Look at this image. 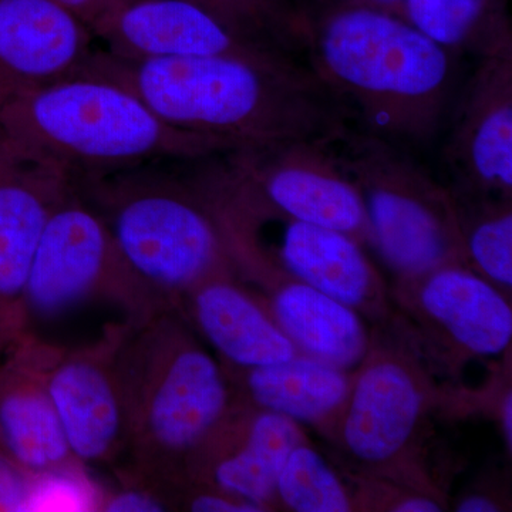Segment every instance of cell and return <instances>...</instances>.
Returning <instances> with one entry per match:
<instances>
[{"label":"cell","instance_id":"cell-33","mask_svg":"<svg viewBox=\"0 0 512 512\" xmlns=\"http://www.w3.org/2000/svg\"><path fill=\"white\" fill-rule=\"evenodd\" d=\"M501 427H503V434L505 443L508 444V450L512 448V394L508 390L501 406Z\"/></svg>","mask_w":512,"mask_h":512},{"label":"cell","instance_id":"cell-28","mask_svg":"<svg viewBox=\"0 0 512 512\" xmlns=\"http://www.w3.org/2000/svg\"><path fill=\"white\" fill-rule=\"evenodd\" d=\"M165 504L158 495L147 488H126L113 495H106L101 511L107 512H158Z\"/></svg>","mask_w":512,"mask_h":512},{"label":"cell","instance_id":"cell-10","mask_svg":"<svg viewBox=\"0 0 512 512\" xmlns=\"http://www.w3.org/2000/svg\"><path fill=\"white\" fill-rule=\"evenodd\" d=\"M72 188L66 174L0 144V348L25 338L23 293L33 256L50 215Z\"/></svg>","mask_w":512,"mask_h":512},{"label":"cell","instance_id":"cell-15","mask_svg":"<svg viewBox=\"0 0 512 512\" xmlns=\"http://www.w3.org/2000/svg\"><path fill=\"white\" fill-rule=\"evenodd\" d=\"M9 353L0 366V456L29 476L77 461L47 393L36 340Z\"/></svg>","mask_w":512,"mask_h":512},{"label":"cell","instance_id":"cell-30","mask_svg":"<svg viewBox=\"0 0 512 512\" xmlns=\"http://www.w3.org/2000/svg\"><path fill=\"white\" fill-rule=\"evenodd\" d=\"M93 29L101 19L131 0H55Z\"/></svg>","mask_w":512,"mask_h":512},{"label":"cell","instance_id":"cell-11","mask_svg":"<svg viewBox=\"0 0 512 512\" xmlns=\"http://www.w3.org/2000/svg\"><path fill=\"white\" fill-rule=\"evenodd\" d=\"M444 154L461 188L480 198L511 200L512 52L478 59Z\"/></svg>","mask_w":512,"mask_h":512},{"label":"cell","instance_id":"cell-32","mask_svg":"<svg viewBox=\"0 0 512 512\" xmlns=\"http://www.w3.org/2000/svg\"><path fill=\"white\" fill-rule=\"evenodd\" d=\"M458 512H495L500 511L498 504L487 495H468L457 504Z\"/></svg>","mask_w":512,"mask_h":512},{"label":"cell","instance_id":"cell-2","mask_svg":"<svg viewBox=\"0 0 512 512\" xmlns=\"http://www.w3.org/2000/svg\"><path fill=\"white\" fill-rule=\"evenodd\" d=\"M309 67L360 130L427 146L456 90L457 57L392 10L335 0L309 18Z\"/></svg>","mask_w":512,"mask_h":512},{"label":"cell","instance_id":"cell-20","mask_svg":"<svg viewBox=\"0 0 512 512\" xmlns=\"http://www.w3.org/2000/svg\"><path fill=\"white\" fill-rule=\"evenodd\" d=\"M352 384L346 370L303 355L245 370V390L259 410L309 423L342 412Z\"/></svg>","mask_w":512,"mask_h":512},{"label":"cell","instance_id":"cell-6","mask_svg":"<svg viewBox=\"0 0 512 512\" xmlns=\"http://www.w3.org/2000/svg\"><path fill=\"white\" fill-rule=\"evenodd\" d=\"M365 204L369 242L404 279L466 258L457 201L403 144L349 127L330 144Z\"/></svg>","mask_w":512,"mask_h":512},{"label":"cell","instance_id":"cell-22","mask_svg":"<svg viewBox=\"0 0 512 512\" xmlns=\"http://www.w3.org/2000/svg\"><path fill=\"white\" fill-rule=\"evenodd\" d=\"M403 18L453 55L512 52V30L498 0H404Z\"/></svg>","mask_w":512,"mask_h":512},{"label":"cell","instance_id":"cell-24","mask_svg":"<svg viewBox=\"0 0 512 512\" xmlns=\"http://www.w3.org/2000/svg\"><path fill=\"white\" fill-rule=\"evenodd\" d=\"M275 493L289 510L296 512L352 510L345 485L325 458L303 441L286 458Z\"/></svg>","mask_w":512,"mask_h":512},{"label":"cell","instance_id":"cell-8","mask_svg":"<svg viewBox=\"0 0 512 512\" xmlns=\"http://www.w3.org/2000/svg\"><path fill=\"white\" fill-rule=\"evenodd\" d=\"M110 288L131 306H143L147 298L121 258L109 225L72 188L50 215L33 256L23 293L26 335L30 319L59 318Z\"/></svg>","mask_w":512,"mask_h":512},{"label":"cell","instance_id":"cell-25","mask_svg":"<svg viewBox=\"0 0 512 512\" xmlns=\"http://www.w3.org/2000/svg\"><path fill=\"white\" fill-rule=\"evenodd\" d=\"M458 208V207H457ZM466 258L490 282L512 286V211L511 200L481 197L474 215L458 211Z\"/></svg>","mask_w":512,"mask_h":512},{"label":"cell","instance_id":"cell-26","mask_svg":"<svg viewBox=\"0 0 512 512\" xmlns=\"http://www.w3.org/2000/svg\"><path fill=\"white\" fill-rule=\"evenodd\" d=\"M79 461L30 476L23 511H101L106 495Z\"/></svg>","mask_w":512,"mask_h":512},{"label":"cell","instance_id":"cell-1","mask_svg":"<svg viewBox=\"0 0 512 512\" xmlns=\"http://www.w3.org/2000/svg\"><path fill=\"white\" fill-rule=\"evenodd\" d=\"M79 76L119 84L168 126L235 150L288 141L330 144L349 111L289 53L133 60L97 47Z\"/></svg>","mask_w":512,"mask_h":512},{"label":"cell","instance_id":"cell-18","mask_svg":"<svg viewBox=\"0 0 512 512\" xmlns=\"http://www.w3.org/2000/svg\"><path fill=\"white\" fill-rule=\"evenodd\" d=\"M188 295L192 318L202 335L239 369L275 365L299 355L271 313L227 275L207 279Z\"/></svg>","mask_w":512,"mask_h":512},{"label":"cell","instance_id":"cell-9","mask_svg":"<svg viewBox=\"0 0 512 512\" xmlns=\"http://www.w3.org/2000/svg\"><path fill=\"white\" fill-rule=\"evenodd\" d=\"M126 332L116 330L96 348L52 355L39 346L47 393L73 457L82 464L109 463L128 441L126 402L117 350Z\"/></svg>","mask_w":512,"mask_h":512},{"label":"cell","instance_id":"cell-14","mask_svg":"<svg viewBox=\"0 0 512 512\" xmlns=\"http://www.w3.org/2000/svg\"><path fill=\"white\" fill-rule=\"evenodd\" d=\"M426 406L416 373L397 359L370 360L343 406L346 451L367 466L392 463L413 440Z\"/></svg>","mask_w":512,"mask_h":512},{"label":"cell","instance_id":"cell-5","mask_svg":"<svg viewBox=\"0 0 512 512\" xmlns=\"http://www.w3.org/2000/svg\"><path fill=\"white\" fill-rule=\"evenodd\" d=\"M146 325L131 343L126 332L117 366L128 440L141 463L163 478L165 468L197 453L217 433L228 414L229 390L221 366L177 323L163 313Z\"/></svg>","mask_w":512,"mask_h":512},{"label":"cell","instance_id":"cell-23","mask_svg":"<svg viewBox=\"0 0 512 512\" xmlns=\"http://www.w3.org/2000/svg\"><path fill=\"white\" fill-rule=\"evenodd\" d=\"M232 32L252 42L295 55L305 50L308 16L289 0H192Z\"/></svg>","mask_w":512,"mask_h":512},{"label":"cell","instance_id":"cell-4","mask_svg":"<svg viewBox=\"0 0 512 512\" xmlns=\"http://www.w3.org/2000/svg\"><path fill=\"white\" fill-rule=\"evenodd\" d=\"M147 296L188 293L234 265L192 160L150 161L72 181Z\"/></svg>","mask_w":512,"mask_h":512},{"label":"cell","instance_id":"cell-31","mask_svg":"<svg viewBox=\"0 0 512 512\" xmlns=\"http://www.w3.org/2000/svg\"><path fill=\"white\" fill-rule=\"evenodd\" d=\"M390 510L394 512H439L443 508L440 503L427 495H410L392 505Z\"/></svg>","mask_w":512,"mask_h":512},{"label":"cell","instance_id":"cell-21","mask_svg":"<svg viewBox=\"0 0 512 512\" xmlns=\"http://www.w3.org/2000/svg\"><path fill=\"white\" fill-rule=\"evenodd\" d=\"M299 443L302 431L295 420L261 410L248 424L242 443L212 468L214 490L265 507L275 495L286 458Z\"/></svg>","mask_w":512,"mask_h":512},{"label":"cell","instance_id":"cell-12","mask_svg":"<svg viewBox=\"0 0 512 512\" xmlns=\"http://www.w3.org/2000/svg\"><path fill=\"white\" fill-rule=\"evenodd\" d=\"M96 42L55 0H0V100L79 76Z\"/></svg>","mask_w":512,"mask_h":512},{"label":"cell","instance_id":"cell-27","mask_svg":"<svg viewBox=\"0 0 512 512\" xmlns=\"http://www.w3.org/2000/svg\"><path fill=\"white\" fill-rule=\"evenodd\" d=\"M30 476L0 456V511H23Z\"/></svg>","mask_w":512,"mask_h":512},{"label":"cell","instance_id":"cell-13","mask_svg":"<svg viewBox=\"0 0 512 512\" xmlns=\"http://www.w3.org/2000/svg\"><path fill=\"white\" fill-rule=\"evenodd\" d=\"M92 32L100 49L133 60L282 52L232 32L192 0H131Z\"/></svg>","mask_w":512,"mask_h":512},{"label":"cell","instance_id":"cell-3","mask_svg":"<svg viewBox=\"0 0 512 512\" xmlns=\"http://www.w3.org/2000/svg\"><path fill=\"white\" fill-rule=\"evenodd\" d=\"M0 144L70 180L235 148L158 119L119 84L77 76L0 100Z\"/></svg>","mask_w":512,"mask_h":512},{"label":"cell","instance_id":"cell-19","mask_svg":"<svg viewBox=\"0 0 512 512\" xmlns=\"http://www.w3.org/2000/svg\"><path fill=\"white\" fill-rule=\"evenodd\" d=\"M276 288L271 316L299 353L342 370L365 359L369 336L356 309L298 279Z\"/></svg>","mask_w":512,"mask_h":512},{"label":"cell","instance_id":"cell-16","mask_svg":"<svg viewBox=\"0 0 512 512\" xmlns=\"http://www.w3.org/2000/svg\"><path fill=\"white\" fill-rule=\"evenodd\" d=\"M278 215V214H276ZM284 222L278 248L264 252L244 239L228 234L258 249L276 268L318 291L363 309L372 305L379 293L380 279L357 239L335 229L318 227L282 217ZM244 244V245H245Z\"/></svg>","mask_w":512,"mask_h":512},{"label":"cell","instance_id":"cell-7","mask_svg":"<svg viewBox=\"0 0 512 512\" xmlns=\"http://www.w3.org/2000/svg\"><path fill=\"white\" fill-rule=\"evenodd\" d=\"M220 163L232 190L248 204L369 241L362 195L326 144L244 147L221 154Z\"/></svg>","mask_w":512,"mask_h":512},{"label":"cell","instance_id":"cell-17","mask_svg":"<svg viewBox=\"0 0 512 512\" xmlns=\"http://www.w3.org/2000/svg\"><path fill=\"white\" fill-rule=\"evenodd\" d=\"M421 309L458 346L476 356L510 348L511 305L487 279L461 264H448L416 279Z\"/></svg>","mask_w":512,"mask_h":512},{"label":"cell","instance_id":"cell-29","mask_svg":"<svg viewBox=\"0 0 512 512\" xmlns=\"http://www.w3.org/2000/svg\"><path fill=\"white\" fill-rule=\"evenodd\" d=\"M190 510L197 512H259V505L239 500L218 490L197 493L190 501Z\"/></svg>","mask_w":512,"mask_h":512}]
</instances>
